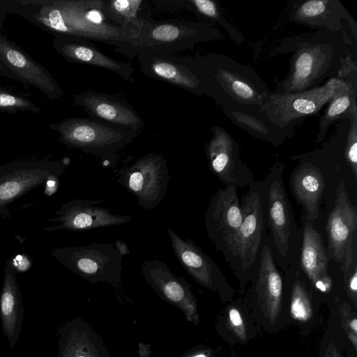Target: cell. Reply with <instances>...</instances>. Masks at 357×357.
I'll use <instances>...</instances> for the list:
<instances>
[{
  "instance_id": "cell-36",
  "label": "cell",
  "mask_w": 357,
  "mask_h": 357,
  "mask_svg": "<svg viewBox=\"0 0 357 357\" xmlns=\"http://www.w3.org/2000/svg\"><path fill=\"white\" fill-rule=\"evenodd\" d=\"M229 322L234 333L242 340L246 339L245 327L239 311L231 307L228 312Z\"/></svg>"
},
{
  "instance_id": "cell-2",
  "label": "cell",
  "mask_w": 357,
  "mask_h": 357,
  "mask_svg": "<svg viewBox=\"0 0 357 357\" xmlns=\"http://www.w3.org/2000/svg\"><path fill=\"white\" fill-rule=\"evenodd\" d=\"M199 78L204 95L222 108L260 109L270 91L251 68L225 54L185 56Z\"/></svg>"
},
{
  "instance_id": "cell-15",
  "label": "cell",
  "mask_w": 357,
  "mask_h": 357,
  "mask_svg": "<svg viewBox=\"0 0 357 357\" xmlns=\"http://www.w3.org/2000/svg\"><path fill=\"white\" fill-rule=\"evenodd\" d=\"M204 220L208 238L216 250L222 253L243 220L237 188H220L211 199Z\"/></svg>"
},
{
  "instance_id": "cell-31",
  "label": "cell",
  "mask_w": 357,
  "mask_h": 357,
  "mask_svg": "<svg viewBox=\"0 0 357 357\" xmlns=\"http://www.w3.org/2000/svg\"><path fill=\"white\" fill-rule=\"evenodd\" d=\"M293 283L291 291L290 312L291 317L299 321H307L312 316V309L307 289L299 277Z\"/></svg>"
},
{
  "instance_id": "cell-11",
  "label": "cell",
  "mask_w": 357,
  "mask_h": 357,
  "mask_svg": "<svg viewBox=\"0 0 357 357\" xmlns=\"http://www.w3.org/2000/svg\"><path fill=\"white\" fill-rule=\"evenodd\" d=\"M284 165L277 162L261 181L265 220L278 255L285 259L296 229L291 203L282 179Z\"/></svg>"
},
{
  "instance_id": "cell-23",
  "label": "cell",
  "mask_w": 357,
  "mask_h": 357,
  "mask_svg": "<svg viewBox=\"0 0 357 357\" xmlns=\"http://www.w3.org/2000/svg\"><path fill=\"white\" fill-rule=\"evenodd\" d=\"M53 47L64 59L70 62L99 67L116 73L123 79L132 81L134 68L128 63L115 60L99 50L89 40L56 36Z\"/></svg>"
},
{
  "instance_id": "cell-29",
  "label": "cell",
  "mask_w": 357,
  "mask_h": 357,
  "mask_svg": "<svg viewBox=\"0 0 357 357\" xmlns=\"http://www.w3.org/2000/svg\"><path fill=\"white\" fill-rule=\"evenodd\" d=\"M142 0L105 1L104 12L106 17L116 24L133 30L140 34L148 22L142 16Z\"/></svg>"
},
{
  "instance_id": "cell-40",
  "label": "cell",
  "mask_w": 357,
  "mask_h": 357,
  "mask_svg": "<svg viewBox=\"0 0 357 357\" xmlns=\"http://www.w3.org/2000/svg\"><path fill=\"white\" fill-rule=\"evenodd\" d=\"M324 357H341L340 354L335 347V345L331 342L328 344L326 352H325V356Z\"/></svg>"
},
{
  "instance_id": "cell-26",
  "label": "cell",
  "mask_w": 357,
  "mask_h": 357,
  "mask_svg": "<svg viewBox=\"0 0 357 357\" xmlns=\"http://www.w3.org/2000/svg\"><path fill=\"white\" fill-rule=\"evenodd\" d=\"M289 184L303 209L305 222L312 223L319 215L320 200L325 188L321 171L312 162H306L293 171Z\"/></svg>"
},
{
  "instance_id": "cell-38",
  "label": "cell",
  "mask_w": 357,
  "mask_h": 357,
  "mask_svg": "<svg viewBox=\"0 0 357 357\" xmlns=\"http://www.w3.org/2000/svg\"><path fill=\"white\" fill-rule=\"evenodd\" d=\"M0 76L18 81L17 77L0 61ZM19 82V81H18Z\"/></svg>"
},
{
  "instance_id": "cell-3",
  "label": "cell",
  "mask_w": 357,
  "mask_h": 357,
  "mask_svg": "<svg viewBox=\"0 0 357 357\" xmlns=\"http://www.w3.org/2000/svg\"><path fill=\"white\" fill-rule=\"evenodd\" d=\"M241 203V225L222 253L241 288L252 278L261 249L265 214L261 182L253 181Z\"/></svg>"
},
{
  "instance_id": "cell-7",
  "label": "cell",
  "mask_w": 357,
  "mask_h": 357,
  "mask_svg": "<svg viewBox=\"0 0 357 357\" xmlns=\"http://www.w3.org/2000/svg\"><path fill=\"white\" fill-rule=\"evenodd\" d=\"M223 38L225 35L218 29L206 22L148 20L137 38L136 52L147 48L172 54L192 49L202 42Z\"/></svg>"
},
{
  "instance_id": "cell-22",
  "label": "cell",
  "mask_w": 357,
  "mask_h": 357,
  "mask_svg": "<svg viewBox=\"0 0 357 357\" xmlns=\"http://www.w3.org/2000/svg\"><path fill=\"white\" fill-rule=\"evenodd\" d=\"M58 345L57 357H110L101 337L79 317L59 328Z\"/></svg>"
},
{
  "instance_id": "cell-12",
  "label": "cell",
  "mask_w": 357,
  "mask_h": 357,
  "mask_svg": "<svg viewBox=\"0 0 357 357\" xmlns=\"http://www.w3.org/2000/svg\"><path fill=\"white\" fill-rule=\"evenodd\" d=\"M211 131L212 137L204 149L211 172L225 186L249 185L254 181V176L241 158L237 142L222 127H212Z\"/></svg>"
},
{
  "instance_id": "cell-30",
  "label": "cell",
  "mask_w": 357,
  "mask_h": 357,
  "mask_svg": "<svg viewBox=\"0 0 357 357\" xmlns=\"http://www.w3.org/2000/svg\"><path fill=\"white\" fill-rule=\"evenodd\" d=\"M189 8L207 22L219 24L236 45L244 41L243 34L224 16L220 6L212 0H188Z\"/></svg>"
},
{
  "instance_id": "cell-13",
  "label": "cell",
  "mask_w": 357,
  "mask_h": 357,
  "mask_svg": "<svg viewBox=\"0 0 357 357\" xmlns=\"http://www.w3.org/2000/svg\"><path fill=\"white\" fill-rule=\"evenodd\" d=\"M142 273L162 300L181 310L187 321L199 325L197 298L183 277L175 275L165 263L158 259L144 261Z\"/></svg>"
},
{
  "instance_id": "cell-1",
  "label": "cell",
  "mask_w": 357,
  "mask_h": 357,
  "mask_svg": "<svg viewBox=\"0 0 357 357\" xmlns=\"http://www.w3.org/2000/svg\"><path fill=\"white\" fill-rule=\"evenodd\" d=\"M290 52L289 71L282 80L275 81V93L302 92L337 77L344 62L356 55V47L344 29L317 30L283 39L271 55Z\"/></svg>"
},
{
  "instance_id": "cell-25",
  "label": "cell",
  "mask_w": 357,
  "mask_h": 357,
  "mask_svg": "<svg viewBox=\"0 0 357 357\" xmlns=\"http://www.w3.org/2000/svg\"><path fill=\"white\" fill-rule=\"evenodd\" d=\"M346 75L344 86L326 105L320 119L316 142H321L326 137L329 128L338 121L347 119L357 112V64L356 56L349 57L343 63Z\"/></svg>"
},
{
  "instance_id": "cell-18",
  "label": "cell",
  "mask_w": 357,
  "mask_h": 357,
  "mask_svg": "<svg viewBox=\"0 0 357 357\" xmlns=\"http://www.w3.org/2000/svg\"><path fill=\"white\" fill-rule=\"evenodd\" d=\"M0 61L25 87L31 86L54 100L63 91L51 73L0 31Z\"/></svg>"
},
{
  "instance_id": "cell-14",
  "label": "cell",
  "mask_w": 357,
  "mask_h": 357,
  "mask_svg": "<svg viewBox=\"0 0 357 357\" xmlns=\"http://www.w3.org/2000/svg\"><path fill=\"white\" fill-rule=\"evenodd\" d=\"M102 202V200L80 198L70 200L56 211L54 218L48 220L59 223L48 226L45 230L84 231L119 225L132 220L129 215L112 213L110 209L97 206Z\"/></svg>"
},
{
  "instance_id": "cell-6",
  "label": "cell",
  "mask_w": 357,
  "mask_h": 357,
  "mask_svg": "<svg viewBox=\"0 0 357 357\" xmlns=\"http://www.w3.org/2000/svg\"><path fill=\"white\" fill-rule=\"evenodd\" d=\"M48 126L59 134V140L66 146L95 155L114 153L139 134L93 119L68 118Z\"/></svg>"
},
{
  "instance_id": "cell-39",
  "label": "cell",
  "mask_w": 357,
  "mask_h": 357,
  "mask_svg": "<svg viewBox=\"0 0 357 357\" xmlns=\"http://www.w3.org/2000/svg\"><path fill=\"white\" fill-rule=\"evenodd\" d=\"M9 13L7 1H0V29Z\"/></svg>"
},
{
  "instance_id": "cell-8",
  "label": "cell",
  "mask_w": 357,
  "mask_h": 357,
  "mask_svg": "<svg viewBox=\"0 0 357 357\" xmlns=\"http://www.w3.org/2000/svg\"><path fill=\"white\" fill-rule=\"evenodd\" d=\"M66 171L61 161L21 160L0 165V215L10 218L8 206L31 190L57 181Z\"/></svg>"
},
{
  "instance_id": "cell-32",
  "label": "cell",
  "mask_w": 357,
  "mask_h": 357,
  "mask_svg": "<svg viewBox=\"0 0 357 357\" xmlns=\"http://www.w3.org/2000/svg\"><path fill=\"white\" fill-rule=\"evenodd\" d=\"M41 108L30 99L0 86V112L14 114L29 112L37 114Z\"/></svg>"
},
{
  "instance_id": "cell-27",
  "label": "cell",
  "mask_w": 357,
  "mask_h": 357,
  "mask_svg": "<svg viewBox=\"0 0 357 357\" xmlns=\"http://www.w3.org/2000/svg\"><path fill=\"white\" fill-rule=\"evenodd\" d=\"M22 296L15 270L10 260L6 261L0 294V317L3 333L11 349L18 341L23 322Z\"/></svg>"
},
{
  "instance_id": "cell-16",
  "label": "cell",
  "mask_w": 357,
  "mask_h": 357,
  "mask_svg": "<svg viewBox=\"0 0 357 357\" xmlns=\"http://www.w3.org/2000/svg\"><path fill=\"white\" fill-rule=\"evenodd\" d=\"M141 70L147 77L164 81L197 96H203L202 84L185 61V56L140 48L136 54Z\"/></svg>"
},
{
  "instance_id": "cell-5",
  "label": "cell",
  "mask_w": 357,
  "mask_h": 357,
  "mask_svg": "<svg viewBox=\"0 0 357 357\" xmlns=\"http://www.w3.org/2000/svg\"><path fill=\"white\" fill-rule=\"evenodd\" d=\"M345 83L346 75L342 67L337 77L328 79L319 86L292 93L270 91L260 110L265 112L278 126L294 129L305 118L319 114Z\"/></svg>"
},
{
  "instance_id": "cell-19",
  "label": "cell",
  "mask_w": 357,
  "mask_h": 357,
  "mask_svg": "<svg viewBox=\"0 0 357 357\" xmlns=\"http://www.w3.org/2000/svg\"><path fill=\"white\" fill-rule=\"evenodd\" d=\"M292 22L317 30L338 32L344 29L346 21L357 39V23L339 0H307L298 1L289 16Z\"/></svg>"
},
{
  "instance_id": "cell-20",
  "label": "cell",
  "mask_w": 357,
  "mask_h": 357,
  "mask_svg": "<svg viewBox=\"0 0 357 357\" xmlns=\"http://www.w3.org/2000/svg\"><path fill=\"white\" fill-rule=\"evenodd\" d=\"M75 105L84 108L92 119L139 132L144 123L126 101L115 96L95 91H85L74 96Z\"/></svg>"
},
{
  "instance_id": "cell-24",
  "label": "cell",
  "mask_w": 357,
  "mask_h": 357,
  "mask_svg": "<svg viewBox=\"0 0 357 357\" xmlns=\"http://www.w3.org/2000/svg\"><path fill=\"white\" fill-rule=\"evenodd\" d=\"M328 259L319 233L312 223L305 222L301 248L300 266L312 285L324 293L332 288L328 273Z\"/></svg>"
},
{
  "instance_id": "cell-37",
  "label": "cell",
  "mask_w": 357,
  "mask_h": 357,
  "mask_svg": "<svg viewBox=\"0 0 357 357\" xmlns=\"http://www.w3.org/2000/svg\"><path fill=\"white\" fill-rule=\"evenodd\" d=\"M212 351L204 347H196L186 351L181 357H211Z\"/></svg>"
},
{
  "instance_id": "cell-28",
  "label": "cell",
  "mask_w": 357,
  "mask_h": 357,
  "mask_svg": "<svg viewBox=\"0 0 357 357\" xmlns=\"http://www.w3.org/2000/svg\"><path fill=\"white\" fill-rule=\"evenodd\" d=\"M225 116L235 125L259 139L275 146L291 137L294 129L274 124L265 112L260 109L222 108Z\"/></svg>"
},
{
  "instance_id": "cell-34",
  "label": "cell",
  "mask_w": 357,
  "mask_h": 357,
  "mask_svg": "<svg viewBox=\"0 0 357 357\" xmlns=\"http://www.w3.org/2000/svg\"><path fill=\"white\" fill-rule=\"evenodd\" d=\"M340 312L342 316V326L347 337L353 344L355 350L357 349V319L356 313L352 312L348 304L340 306Z\"/></svg>"
},
{
  "instance_id": "cell-17",
  "label": "cell",
  "mask_w": 357,
  "mask_h": 357,
  "mask_svg": "<svg viewBox=\"0 0 357 357\" xmlns=\"http://www.w3.org/2000/svg\"><path fill=\"white\" fill-rule=\"evenodd\" d=\"M167 234L175 256L198 284L222 296L231 291L218 265L191 238L183 239L170 227Z\"/></svg>"
},
{
  "instance_id": "cell-10",
  "label": "cell",
  "mask_w": 357,
  "mask_h": 357,
  "mask_svg": "<svg viewBox=\"0 0 357 357\" xmlns=\"http://www.w3.org/2000/svg\"><path fill=\"white\" fill-rule=\"evenodd\" d=\"M326 230L327 257L340 265L344 277L357 259V210L349 199L342 180L337 187L335 205L328 218Z\"/></svg>"
},
{
  "instance_id": "cell-4",
  "label": "cell",
  "mask_w": 357,
  "mask_h": 357,
  "mask_svg": "<svg viewBox=\"0 0 357 357\" xmlns=\"http://www.w3.org/2000/svg\"><path fill=\"white\" fill-rule=\"evenodd\" d=\"M125 243H95L82 246L54 248L50 255L61 265L91 283L116 284L121 281Z\"/></svg>"
},
{
  "instance_id": "cell-21",
  "label": "cell",
  "mask_w": 357,
  "mask_h": 357,
  "mask_svg": "<svg viewBox=\"0 0 357 357\" xmlns=\"http://www.w3.org/2000/svg\"><path fill=\"white\" fill-rule=\"evenodd\" d=\"M252 277L253 290L264 314L275 323L281 310L282 280L268 244L261 249Z\"/></svg>"
},
{
  "instance_id": "cell-9",
  "label": "cell",
  "mask_w": 357,
  "mask_h": 357,
  "mask_svg": "<svg viewBox=\"0 0 357 357\" xmlns=\"http://www.w3.org/2000/svg\"><path fill=\"white\" fill-rule=\"evenodd\" d=\"M123 188L137 199L139 206L151 210L165 198L170 176L164 156L151 153L116 174Z\"/></svg>"
},
{
  "instance_id": "cell-35",
  "label": "cell",
  "mask_w": 357,
  "mask_h": 357,
  "mask_svg": "<svg viewBox=\"0 0 357 357\" xmlns=\"http://www.w3.org/2000/svg\"><path fill=\"white\" fill-rule=\"evenodd\" d=\"M357 259H356L350 267L347 274L344 276V281L347 294L350 297L354 305L357 302Z\"/></svg>"
},
{
  "instance_id": "cell-33",
  "label": "cell",
  "mask_w": 357,
  "mask_h": 357,
  "mask_svg": "<svg viewBox=\"0 0 357 357\" xmlns=\"http://www.w3.org/2000/svg\"><path fill=\"white\" fill-rule=\"evenodd\" d=\"M343 156L354 176H357V112L349 115Z\"/></svg>"
}]
</instances>
